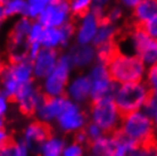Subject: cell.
Segmentation results:
<instances>
[{
    "mask_svg": "<svg viewBox=\"0 0 157 156\" xmlns=\"http://www.w3.org/2000/svg\"><path fill=\"white\" fill-rule=\"evenodd\" d=\"M46 27L63 26L74 21L68 0H51L38 20Z\"/></svg>",
    "mask_w": 157,
    "mask_h": 156,
    "instance_id": "4fadbf2b",
    "label": "cell"
},
{
    "mask_svg": "<svg viewBox=\"0 0 157 156\" xmlns=\"http://www.w3.org/2000/svg\"><path fill=\"white\" fill-rule=\"evenodd\" d=\"M73 66L65 53L60 54L55 68L41 80L40 89L48 97H57L66 94V88L72 78Z\"/></svg>",
    "mask_w": 157,
    "mask_h": 156,
    "instance_id": "ba28073f",
    "label": "cell"
},
{
    "mask_svg": "<svg viewBox=\"0 0 157 156\" xmlns=\"http://www.w3.org/2000/svg\"><path fill=\"white\" fill-rule=\"evenodd\" d=\"M155 145H156V150H157V133H156V141H155Z\"/></svg>",
    "mask_w": 157,
    "mask_h": 156,
    "instance_id": "60d3db41",
    "label": "cell"
},
{
    "mask_svg": "<svg viewBox=\"0 0 157 156\" xmlns=\"http://www.w3.org/2000/svg\"><path fill=\"white\" fill-rule=\"evenodd\" d=\"M86 149L84 145H81L76 141H72L68 145H65L62 156H84Z\"/></svg>",
    "mask_w": 157,
    "mask_h": 156,
    "instance_id": "f546056e",
    "label": "cell"
},
{
    "mask_svg": "<svg viewBox=\"0 0 157 156\" xmlns=\"http://www.w3.org/2000/svg\"><path fill=\"white\" fill-rule=\"evenodd\" d=\"M4 127H6V120L5 117L0 116V128H4Z\"/></svg>",
    "mask_w": 157,
    "mask_h": 156,
    "instance_id": "f35d334b",
    "label": "cell"
},
{
    "mask_svg": "<svg viewBox=\"0 0 157 156\" xmlns=\"http://www.w3.org/2000/svg\"><path fill=\"white\" fill-rule=\"evenodd\" d=\"M151 119H153V122H154V124H155V128H156L157 130V107L155 108V111L153 112V114H151Z\"/></svg>",
    "mask_w": 157,
    "mask_h": 156,
    "instance_id": "74e56055",
    "label": "cell"
},
{
    "mask_svg": "<svg viewBox=\"0 0 157 156\" xmlns=\"http://www.w3.org/2000/svg\"><path fill=\"white\" fill-rule=\"evenodd\" d=\"M89 122V115L80 104L70 102L59 116L56 119V124L59 131L65 135H73L83 129Z\"/></svg>",
    "mask_w": 157,
    "mask_h": 156,
    "instance_id": "7c38bea8",
    "label": "cell"
},
{
    "mask_svg": "<svg viewBox=\"0 0 157 156\" xmlns=\"http://www.w3.org/2000/svg\"><path fill=\"white\" fill-rule=\"evenodd\" d=\"M60 56L59 50L41 47L40 50L31 59L33 75L36 81H41L46 78L51 71L55 68Z\"/></svg>",
    "mask_w": 157,
    "mask_h": 156,
    "instance_id": "2e32d148",
    "label": "cell"
},
{
    "mask_svg": "<svg viewBox=\"0 0 157 156\" xmlns=\"http://www.w3.org/2000/svg\"><path fill=\"white\" fill-rule=\"evenodd\" d=\"M30 150L21 139L13 137L7 144L0 147V156H29Z\"/></svg>",
    "mask_w": 157,
    "mask_h": 156,
    "instance_id": "cb8c5ba5",
    "label": "cell"
},
{
    "mask_svg": "<svg viewBox=\"0 0 157 156\" xmlns=\"http://www.w3.org/2000/svg\"><path fill=\"white\" fill-rule=\"evenodd\" d=\"M6 64H7V58H6V55H5L4 51L0 49V74L2 73V71H4L5 66H6Z\"/></svg>",
    "mask_w": 157,
    "mask_h": 156,
    "instance_id": "d590c367",
    "label": "cell"
},
{
    "mask_svg": "<svg viewBox=\"0 0 157 156\" xmlns=\"http://www.w3.org/2000/svg\"><path fill=\"white\" fill-rule=\"evenodd\" d=\"M89 121L99 127L106 135L116 132L121 124L122 115L113 97H104L91 100L88 104Z\"/></svg>",
    "mask_w": 157,
    "mask_h": 156,
    "instance_id": "5b68a950",
    "label": "cell"
},
{
    "mask_svg": "<svg viewBox=\"0 0 157 156\" xmlns=\"http://www.w3.org/2000/svg\"><path fill=\"white\" fill-rule=\"evenodd\" d=\"M32 20L26 16L14 18L9 25L5 39V55L7 62L29 59V33Z\"/></svg>",
    "mask_w": 157,
    "mask_h": 156,
    "instance_id": "277c9868",
    "label": "cell"
},
{
    "mask_svg": "<svg viewBox=\"0 0 157 156\" xmlns=\"http://www.w3.org/2000/svg\"><path fill=\"white\" fill-rule=\"evenodd\" d=\"M157 16V0H142L131 10V23L142 26Z\"/></svg>",
    "mask_w": 157,
    "mask_h": 156,
    "instance_id": "44dd1931",
    "label": "cell"
},
{
    "mask_svg": "<svg viewBox=\"0 0 157 156\" xmlns=\"http://www.w3.org/2000/svg\"><path fill=\"white\" fill-rule=\"evenodd\" d=\"M86 147L94 156H114L116 138L114 135L104 133L99 138L89 142Z\"/></svg>",
    "mask_w": 157,
    "mask_h": 156,
    "instance_id": "7402d4cb",
    "label": "cell"
},
{
    "mask_svg": "<svg viewBox=\"0 0 157 156\" xmlns=\"http://www.w3.org/2000/svg\"><path fill=\"white\" fill-rule=\"evenodd\" d=\"M91 156H94V155H91Z\"/></svg>",
    "mask_w": 157,
    "mask_h": 156,
    "instance_id": "7bdbcfd3",
    "label": "cell"
},
{
    "mask_svg": "<svg viewBox=\"0 0 157 156\" xmlns=\"http://www.w3.org/2000/svg\"><path fill=\"white\" fill-rule=\"evenodd\" d=\"M142 0H117V2L121 5L122 7L124 8L125 10L131 12L137 5H139Z\"/></svg>",
    "mask_w": 157,
    "mask_h": 156,
    "instance_id": "836d02e7",
    "label": "cell"
},
{
    "mask_svg": "<svg viewBox=\"0 0 157 156\" xmlns=\"http://www.w3.org/2000/svg\"><path fill=\"white\" fill-rule=\"evenodd\" d=\"M65 54L71 60L73 68L78 72L89 68L97 60V53L94 45H80L73 42L66 49Z\"/></svg>",
    "mask_w": 157,
    "mask_h": 156,
    "instance_id": "e0dca14e",
    "label": "cell"
},
{
    "mask_svg": "<svg viewBox=\"0 0 157 156\" xmlns=\"http://www.w3.org/2000/svg\"><path fill=\"white\" fill-rule=\"evenodd\" d=\"M113 4H114V0H92V9L102 15L107 8Z\"/></svg>",
    "mask_w": 157,
    "mask_h": 156,
    "instance_id": "4dcf8cb0",
    "label": "cell"
},
{
    "mask_svg": "<svg viewBox=\"0 0 157 156\" xmlns=\"http://www.w3.org/2000/svg\"><path fill=\"white\" fill-rule=\"evenodd\" d=\"M91 94V80L88 73L78 72L73 75L67 84L66 96L76 104H89Z\"/></svg>",
    "mask_w": 157,
    "mask_h": 156,
    "instance_id": "ac0fdd59",
    "label": "cell"
},
{
    "mask_svg": "<svg viewBox=\"0 0 157 156\" xmlns=\"http://www.w3.org/2000/svg\"><path fill=\"white\" fill-rule=\"evenodd\" d=\"M144 81L150 90V95L157 100V63L147 67L146 76Z\"/></svg>",
    "mask_w": 157,
    "mask_h": 156,
    "instance_id": "83f0119b",
    "label": "cell"
},
{
    "mask_svg": "<svg viewBox=\"0 0 157 156\" xmlns=\"http://www.w3.org/2000/svg\"><path fill=\"white\" fill-rule=\"evenodd\" d=\"M54 135H55L54 127L50 123L38 119L30 122L24 128L20 139L26 145L30 152H32L33 154H38L41 145Z\"/></svg>",
    "mask_w": 157,
    "mask_h": 156,
    "instance_id": "5bb4252c",
    "label": "cell"
},
{
    "mask_svg": "<svg viewBox=\"0 0 157 156\" xmlns=\"http://www.w3.org/2000/svg\"><path fill=\"white\" fill-rule=\"evenodd\" d=\"M2 9L7 20H14L21 16H25L26 1L25 0H5Z\"/></svg>",
    "mask_w": 157,
    "mask_h": 156,
    "instance_id": "d4e9b609",
    "label": "cell"
},
{
    "mask_svg": "<svg viewBox=\"0 0 157 156\" xmlns=\"http://www.w3.org/2000/svg\"><path fill=\"white\" fill-rule=\"evenodd\" d=\"M125 9L118 2L117 4H113L104 12L102 20L107 21L112 24H115V25H120V23L123 22L125 18Z\"/></svg>",
    "mask_w": 157,
    "mask_h": 156,
    "instance_id": "484cf974",
    "label": "cell"
},
{
    "mask_svg": "<svg viewBox=\"0 0 157 156\" xmlns=\"http://www.w3.org/2000/svg\"><path fill=\"white\" fill-rule=\"evenodd\" d=\"M153 156H157V150H156L155 153H154V155H153Z\"/></svg>",
    "mask_w": 157,
    "mask_h": 156,
    "instance_id": "b9f144b4",
    "label": "cell"
},
{
    "mask_svg": "<svg viewBox=\"0 0 157 156\" xmlns=\"http://www.w3.org/2000/svg\"><path fill=\"white\" fill-rule=\"evenodd\" d=\"M25 1H26L25 16L30 20L36 21L51 0H25Z\"/></svg>",
    "mask_w": 157,
    "mask_h": 156,
    "instance_id": "4316f807",
    "label": "cell"
},
{
    "mask_svg": "<svg viewBox=\"0 0 157 156\" xmlns=\"http://www.w3.org/2000/svg\"><path fill=\"white\" fill-rule=\"evenodd\" d=\"M68 1L74 18L92 9V0H68Z\"/></svg>",
    "mask_w": 157,
    "mask_h": 156,
    "instance_id": "f1b7e54d",
    "label": "cell"
},
{
    "mask_svg": "<svg viewBox=\"0 0 157 156\" xmlns=\"http://www.w3.org/2000/svg\"><path fill=\"white\" fill-rule=\"evenodd\" d=\"M43 96L40 86L36 84V80L25 83L21 87L13 98L12 104L16 105L21 115L25 117H33L36 114Z\"/></svg>",
    "mask_w": 157,
    "mask_h": 156,
    "instance_id": "30bf717a",
    "label": "cell"
},
{
    "mask_svg": "<svg viewBox=\"0 0 157 156\" xmlns=\"http://www.w3.org/2000/svg\"><path fill=\"white\" fill-rule=\"evenodd\" d=\"M122 136L136 141L148 148H156L157 130L153 119L145 111H134L125 115H122L121 124L117 130Z\"/></svg>",
    "mask_w": 157,
    "mask_h": 156,
    "instance_id": "7a4b0ae2",
    "label": "cell"
},
{
    "mask_svg": "<svg viewBox=\"0 0 157 156\" xmlns=\"http://www.w3.org/2000/svg\"><path fill=\"white\" fill-rule=\"evenodd\" d=\"M120 33H121L120 25H115V24H112L107 21L102 20L98 27V31L94 37L92 45L96 48L116 45Z\"/></svg>",
    "mask_w": 157,
    "mask_h": 156,
    "instance_id": "ffe728a7",
    "label": "cell"
},
{
    "mask_svg": "<svg viewBox=\"0 0 157 156\" xmlns=\"http://www.w3.org/2000/svg\"><path fill=\"white\" fill-rule=\"evenodd\" d=\"M102 21V15L90 9L74 20V41L80 45H92L98 27Z\"/></svg>",
    "mask_w": 157,
    "mask_h": 156,
    "instance_id": "8fae6325",
    "label": "cell"
},
{
    "mask_svg": "<svg viewBox=\"0 0 157 156\" xmlns=\"http://www.w3.org/2000/svg\"><path fill=\"white\" fill-rule=\"evenodd\" d=\"M10 104H12L10 99H9V98L0 90V116L6 117L8 111H9V106H10Z\"/></svg>",
    "mask_w": 157,
    "mask_h": 156,
    "instance_id": "1f68e13d",
    "label": "cell"
},
{
    "mask_svg": "<svg viewBox=\"0 0 157 156\" xmlns=\"http://www.w3.org/2000/svg\"><path fill=\"white\" fill-rule=\"evenodd\" d=\"M70 102H71V99L67 97L66 95L57 96V97L43 96L42 102L40 104L36 115L39 120H42L48 123L56 121V119L65 109V107L68 105Z\"/></svg>",
    "mask_w": 157,
    "mask_h": 156,
    "instance_id": "d6986e66",
    "label": "cell"
},
{
    "mask_svg": "<svg viewBox=\"0 0 157 156\" xmlns=\"http://www.w3.org/2000/svg\"><path fill=\"white\" fill-rule=\"evenodd\" d=\"M5 0H0V6H2V4H4Z\"/></svg>",
    "mask_w": 157,
    "mask_h": 156,
    "instance_id": "ab89813d",
    "label": "cell"
},
{
    "mask_svg": "<svg viewBox=\"0 0 157 156\" xmlns=\"http://www.w3.org/2000/svg\"><path fill=\"white\" fill-rule=\"evenodd\" d=\"M88 70V75L91 80L90 102L104 97H113L117 83L110 78L106 63L96 60Z\"/></svg>",
    "mask_w": 157,
    "mask_h": 156,
    "instance_id": "9c48e42d",
    "label": "cell"
},
{
    "mask_svg": "<svg viewBox=\"0 0 157 156\" xmlns=\"http://www.w3.org/2000/svg\"><path fill=\"white\" fill-rule=\"evenodd\" d=\"M150 96V90L145 81L117 84L113 98L121 115L141 109Z\"/></svg>",
    "mask_w": 157,
    "mask_h": 156,
    "instance_id": "8992f818",
    "label": "cell"
},
{
    "mask_svg": "<svg viewBox=\"0 0 157 156\" xmlns=\"http://www.w3.org/2000/svg\"><path fill=\"white\" fill-rule=\"evenodd\" d=\"M112 80L117 84L144 81L147 66L137 55L118 48L106 63Z\"/></svg>",
    "mask_w": 157,
    "mask_h": 156,
    "instance_id": "3957f363",
    "label": "cell"
},
{
    "mask_svg": "<svg viewBox=\"0 0 157 156\" xmlns=\"http://www.w3.org/2000/svg\"><path fill=\"white\" fill-rule=\"evenodd\" d=\"M13 137L10 133L8 132L7 129H6V127L4 128H0V147H2L4 145H6L8 141L12 139Z\"/></svg>",
    "mask_w": 157,
    "mask_h": 156,
    "instance_id": "e575fe53",
    "label": "cell"
},
{
    "mask_svg": "<svg viewBox=\"0 0 157 156\" xmlns=\"http://www.w3.org/2000/svg\"><path fill=\"white\" fill-rule=\"evenodd\" d=\"M6 21H7V17H6V15H5L2 6H0V25H4Z\"/></svg>",
    "mask_w": 157,
    "mask_h": 156,
    "instance_id": "8d00e7d4",
    "label": "cell"
},
{
    "mask_svg": "<svg viewBox=\"0 0 157 156\" xmlns=\"http://www.w3.org/2000/svg\"><path fill=\"white\" fill-rule=\"evenodd\" d=\"M74 41V21L63 26L46 27L41 38V47L62 50L67 49Z\"/></svg>",
    "mask_w": 157,
    "mask_h": 156,
    "instance_id": "9a60e30c",
    "label": "cell"
},
{
    "mask_svg": "<svg viewBox=\"0 0 157 156\" xmlns=\"http://www.w3.org/2000/svg\"><path fill=\"white\" fill-rule=\"evenodd\" d=\"M144 30H145L150 37H153L155 39H157V16L153 20L148 21L146 24L142 25Z\"/></svg>",
    "mask_w": 157,
    "mask_h": 156,
    "instance_id": "d6a6232c",
    "label": "cell"
},
{
    "mask_svg": "<svg viewBox=\"0 0 157 156\" xmlns=\"http://www.w3.org/2000/svg\"><path fill=\"white\" fill-rule=\"evenodd\" d=\"M34 80L36 79L33 75L30 59H24L18 62H7L2 73L0 74V90L12 102L21 87Z\"/></svg>",
    "mask_w": 157,
    "mask_h": 156,
    "instance_id": "52a82bcc",
    "label": "cell"
},
{
    "mask_svg": "<svg viewBox=\"0 0 157 156\" xmlns=\"http://www.w3.org/2000/svg\"><path fill=\"white\" fill-rule=\"evenodd\" d=\"M117 43L121 50L137 55L147 67L157 63V39L150 37L140 25L131 23L121 31Z\"/></svg>",
    "mask_w": 157,
    "mask_h": 156,
    "instance_id": "6da1fadb",
    "label": "cell"
},
{
    "mask_svg": "<svg viewBox=\"0 0 157 156\" xmlns=\"http://www.w3.org/2000/svg\"><path fill=\"white\" fill-rule=\"evenodd\" d=\"M66 141L63 137L54 135L41 145L38 155L39 156H62Z\"/></svg>",
    "mask_w": 157,
    "mask_h": 156,
    "instance_id": "603a6c76",
    "label": "cell"
}]
</instances>
